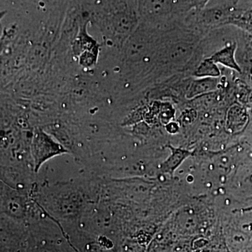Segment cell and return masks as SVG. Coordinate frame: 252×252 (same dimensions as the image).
I'll list each match as a JSON object with an SVG mask.
<instances>
[{
	"label": "cell",
	"mask_w": 252,
	"mask_h": 252,
	"mask_svg": "<svg viewBox=\"0 0 252 252\" xmlns=\"http://www.w3.org/2000/svg\"><path fill=\"white\" fill-rule=\"evenodd\" d=\"M171 150V155L161 165V170L165 173L172 174L182 162L190 154L189 151L175 148L171 145L168 146Z\"/></svg>",
	"instance_id": "8992f818"
},
{
	"label": "cell",
	"mask_w": 252,
	"mask_h": 252,
	"mask_svg": "<svg viewBox=\"0 0 252 252\" xmlns=\"http://www.w3.org/2000/svg\"><path fill=\"white\" fill-rule=\"evenodd\" d=\"M237 45L234 44H229L225 46L220 51H217L212 55L210 59L215 63L222 64L225 67L234 69L237 72H241L240 67L235 59V53L236 51Z\"/></svg>",
	"instance_id": "3957f363"
},
{
	"label": "cell",
	"mask_w": 252,
	"mask_h": 252,
	"mask_svg": "<svg viewBox=\"0 0 252 252\" xmlns=\"http://www.w3.org/2000/svg\"><path fill=\"white\" fill-rule=\"evenodd\" d=\"M247 121L245 109L238 104L230 107L227 113L226 129L228 132H237L242 130Z\"/></svg>",
	"instance_id": "5b68a950"
},
{
	"label": "cell",
	"mask_w": 252,
	"mask_h": 252,
	"mask_svg": "<svg viewBox=\"0 0 252 252\" xmlns=\"http://www.w3.org/2000/svg\"><path fill=\"white\" fill-rule=\"evenodd\" d=\"M194 75L198 78H218L220 75V72L217 63L209 58L200 63L195 69Z\"/></svg>",
	"instance_id": "52a82bcc"
},
{
	"label": "cell",
	"mask_w": 252,
	"mask_h": 252,
	"mask_svg": "<svg viewBox=\"0 0 252 252\" xmlns=\"http://www.w3.org/2000/svg\"><path fill=\"white\" fill-rule=\"evenodd\" d=\"M251 102H252V97H251Z\"/></svg>",
	"instance_id": "8fae6325"
},
{
	"label": "cell",
	"mask_w": 252,
	"mask_h": 252,
	"mask_svg": "<svg viewBox=\"0 0 252 252\" xmlns=\"http://www.w3.org/2000/svg\"><path fill=\"white\" fill-rule=\"evenodd\" d=\"M140 18L147 21H162L193 9L191 0H138Z\"/></svg>",
	"instance_id": "6da1fadb"
},
{
	"label": "cell",
	"mask_w": 252,
	"mask_h": 252,
	"mask_svg": "<svg viewBox=\"0 0 252 252\" xmlns=\"http://www.w3.org/2000/svg\"><path fill=\"white\" fill-rule=\"evenodd\" d=\"M31 152L34 167L37 171L46 160L56 156L66 153L67 150L44 131L36 130L32 141Z\"/></svg>",
	"instance_id": "7a4b0ae2"
},
{
	"label": "cell",
	"mask_w": 252,
	"mask_h": 252,
	"mask_svg": "<svg viewBox=\"0 0 252 252\" xmlns=\"http://www.w3.org/2000/svg\"><path fill=\"white\" fill-rule=\"evenodd\" d=\"M175 111L170 103L160 104L159 118L162 124H168L175 117Z\"/></svg>",
	"instance_id": "ba28073f"
},
{
	"label": "cell",
	"mask_w": 252,
	"mask_h": 252,
	"mask_svg": "<svg viewBox=\"0 0 252 252\" xmlns=\"http://www.w3.org/2000/svg\"><path fill=\"white\" fill-rule=\"evenodd\" d=\"M166 129L170 133H176L179 130V126L175 122H170L167 124Z\"/></svg>",
	"instance_id": "30bf717a"
},
{
	"label": "cell",
	"mask_w": 252,
	"mask_h": 252,
	"mask_svg": "<svg viewBox=\"0 0 252 252\" xmlns=\"http://www.w3.org/2000/svg\"><path fill=\"white\" fill-rule=\"evenodd\" d=\"M219 86V80L217 78L207 77L198 78L197 80L193 81L189 86L187 96L188 98L208 94L217 90Z\"/></svg>",
	"instance_id": "277c9868"
},
{
	"label": "cell",
	"mask_w": 252,
	"mask_h": 252,
	"mask_svg": "<svg viewBox=\"0 0 252 252\" xmlns=\"http://www.w3.org/2000/svg\"><path fill=\"white\" fill-rule=\"evenodd\" d=\"M210 0H191L192 7L196 12L205 9Z\"/></svg>",
	"instance_id": "9c48e42d"
}]
</instances>
